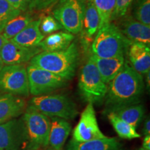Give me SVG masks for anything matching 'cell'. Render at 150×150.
Listing matches in <instances>:
<instances>
[{
  "instance_id": "obj_21",
  "label": "cell",
  "mask_w": 150,
  "mask_h": 150,
  "mask_svg": "<svg viewBox=\"0 0 150 150\" xmlns=\"http://www.w3.org/2000/svg\"><path fill=\"white\" fill-rule=\"evenodd\" d=\"M99 17L93 1H88L84 13L83 33L84 42H91L92 39L99 29Z\"/></svg>"
},
{
  "instance_id": "obj_37",
  "label": "cell",
  "mask_w": 150,
  "mask_h": 150,
  "mask_svg": "<svg viewBox=\"0 0 150 150\" xmlns=\"http://www.w3.org/2000/svg\"><path fill=\"white\" fill-rule=\"evenodd\" d=\"M138 150H149V149H145V148H143V147H140V148H139V149H138Z\"/></svg>"
},
{
  "instance_id": "obj_13",
  "label": "cell",
  "mask_w": 150,
  "mask_h": 150,
  "mask_svg": "<svg viewBox=\"0 0 150 150\" xmlns=\"http://www.w3.org/2000/svg\"><path fill=\"white\" fill-rule=\"evenodd\" d=\"M90 58L93 60L102 80L108 85L125 66V56H119L112 58H100L92 54Z\"/></svg>"
},
{
  "instance_id": "obj_9",
  "label": "cell",
  "mask_w": 150,
  "mask_h": 150,
  "mask_svg": "<svg viewBox=\"0 0 150 150\" xmlns=\"http://www.w3.org/2000/svg\"><path fill=\"white\" fill-rule=\"evenodd\" d=\"M29 137L23 118L0 123V150H27Z\"/></svg>"
},
{
  "instance_id": "obj_18",
  "label": "cell",
  "mask_w": 150,
  "mask_h": 150,
  "mask_svg": "<svg viewBox=\"0 0 150 150\" xmlns=\"http://www.w3.org/2000/svg\"><path fill=\"white\" fill-rule=\"evenodd\" d=\"M49 145L54 150H62L71 131V125L66 120L60 117H50Z\"/></svg>"
},
{
  "instance_id": "obj_4",
  "label": "cell",
  "mask_w": 150,
  "mask_h": 150,
  "mask_svg": "<svg viewBox=\"0 0 150 150\" xmlns=\"http://www.w3.org/2000/svg\"><path fill=\"white\" fill-rule=\"evenodd\" d=\"M78 86L80 95L86 102L97 104L105 99L108 85L102 80L91 58L81 69Z\"/></svg>"
},
{
  "instance_id": "obj_39",
  "label": "cell",
  "mask_w": 150,
  "mask_h": 150,
  "mask_svg": "<svg viewBox=\"0 0 150 150\" xmlns=\"http://www.w3.org/2000/svg\"><path fill=\"white\" fill-rule=\"evenodd\" d=\"M47 150H54V149H47Z\"/></svg>"
},
{
  "instance_id": "obj_8",
  "label": "cell",
  "mask_w": 150,
  "mask_h": 150,
  "mask_svg": "<svg viewBox=\"0 0 150 150\" xmlns=\"http://www.w3.org/2000/svg\"><path fill=\"white\" fill-rule=\"evenodd\" d=\"M0 91L16 96H29L27 67L23 64L4 65L0 70Z\"/></svg>"
},
{
  "instance_id": "obj_34",
  "label": "cell",
  "mask_w": 150,
  "mask_h": 150,
  "mask_svg": "<svg viewBox=\"0 0 150 150\" xmlns=\"http://www.w3.org/2000/svg\"><path fill=\"white\" fill-rule=\"evenodd\" d=\"M7 41L8 40H7L3 36V35L0 33V50H1V48L4 45L5 43L7 42Z\"/></svg>"
},
{
  "instance_id": "obj_16",
  "label": "cell",
  "mask_w": 150,
  "mask_h": 150,
  "mask_svg": "<svg viewBox=\"0 0 150 150\" xmlns=\"http://www.w3.org/2000/svg\"><path fill=\"white\" fill-rule=\"evenodd\" d=\"M120 31L132 42L143 43L149 46L150 26L145 25L129 17L122 23Z\"/></svg>"
},
{
  "instance_id": "obj_26",
  "label": "cell",
  "mask_w": 150,
  "mask_h": 150,
  "mask_svg": "<svg viewBox=\"0 0 150 150\" xmlns=\"http://www.w3.org/2000/svg\"><path fill=\"white\" fill-rule=\"evenodd\" d=\"M21 13V11L13 7L6 0H0V33L9 20Z\"/></svg>"
},
{
  "instance_id": "obj_27",
  "label": "cell",
  "mask_w": 150,
  "mask_h": 150,
  "mask_svg": "<svg viewBox=\"0 0 150 150\" xmlns=\"http://www.w3.org/2000/svg\"><path fill=\"white\" fill-rule=\"evenodd\" d=\"M135 18L138 22L150 26V0H140L135 11Z\"/></svg>"
},
{
  "instance_id": "obj_35",
  "label": "cell",
  "mask_w": 150,
  "mask_h": 150,
  "mask_svg": "<svg viewBox=\"0 0 150 150\" xmlns=\"http://www.w3.org/2000/svg\"><path fill=\"white\" fill-rule=\"evenodd\" d=\"M147 87H148V88H149V83H150V81H149V79H150V72H147Z\"/></svg>"
},
{
  "instance_id": "obj_17",
  "label": "cell",
  "mask_w": 150,
  "mask_h": 150,
  "mask_svg": "<svg viewBox=\"0 0 150 150\" xmlns=\"http://www.w3.org/2000/svg\"><path fill=\"white\" fill-rule=\"evenodd\" d=\"M41 19L42 18L31 21L10 41L26 47H38L39 44L45 38V35L41 33L40 30Z\"/></svg>"
},
{
  "instance_id": "obj_23",
  "label": "cell",
  "mask_w": 150,
  "mask_h": 150,
  "mask_svg": "<svg viewBox=\"0 0 150 150\" xmlns=\"http://www.w3.org/2000/svg\"><path fill=\"white\" fill-rule=\"evenodd\" d=\"M33 20V16L30 13H26L22 14L21 13L7 22L1 31V34L7 40H10Z\"/></svg>"
},
{
  "instance_id": "obj_22",
  "label": "cell",
  "mask_w": 150,
  "mask_h": 150,
  "mask_svg": "<svg viewBox=\"0 0 150 150\" xmlns=\"http://www.w3.org/2000/svg\"><path fill=\"white\" fill-rule=\"evenodd\" d=\"M110 112L136 129L145 115V108L142 104H137L117 108Z\"/></svg>"
},
{
  "instance_id": "obj_6",
  "label": "cell",
  "mask_w": 150,
  "mask_h": 150,
  "mask_svg": "<svg viewBox=\"0 0 150 150\" xmlns=\"http://www.w3.org/2000/svg\"><path fill=\"white\" fill-rule=\"evenodd\" d=\"M22 118L29 137L27 150H39L47 147L51 127L50 117L29 106Z\"/></svg>"
},
{
  "instance_id": "obj_11",
  "label": "cell",
  "mask_w": 150,
  "mask_h": 150,
  "mask_svg": "<svg viewBox=\"0 0 150 150\" xmlns=\"http://www.w3.org/2000/svg\"><path fill=\"white\" fill-rule=\"evenodd\" d=\"M104 137L106 136L99 129L93 104L88 103L73 131L72 139L77 142H86Z\"/></svg>"
},
{
  "instance_id": "obj_36",
  "label": "cell",
  "mask_w": 150,
  "mask_h": 150,
  "mask_svg": "<svg viewBox=\"0 0 150 150\" xmlns=\"http://www.w3.org/2000/svg\"><path fill=\"white\" fill-rule=\"evenodd\" d=\"M4 66V63L2 61V59H1V54H0V70L2 69V67Z\"/></svg>"
},
{
  "instance_id": "obj_24",
  "label": "cell",
  "mask_w": 150,
  "mask_h": 150,
  "mask_svg": "<svg viewBox=\"0 0 150 150\" xmlns=\"http://www.w3.org/2000/svg\"><path fill=\"white\" fill-rule=\"evenodd\" d=\"M108 118L116 133L120 138L131 140L140 137V135L137 132L136 129L134 127L122 120L112 112L108 113Z\"/></svg>"
},
{
  "instance_id": "obj_25",
  "label": "cell",
  "mask_w": 150,
  "mask_h": 150,
  "mask_svg": "<svg viewBox=\"0 0 150 150\" xmlns=\"http://www.w3.org/2000/svg\"><path fill=\"white\" fill-rule=\"evenodd\" d=\"M99 17V29L110 23L115 6V0H93Z\"/></svg>"
},
{
  "instance_id": "obj_14",
  "label": "cell",
  "mask_w": 150,
  "mask_h": 150,
  "mask_svg": "<svg viewBox=\"0 0 150 150\" xmlns=\"http://www.w3.org/2000/svg\"><path fill=\"white\" fill-rule=\"evenodd\" d=\"M25 109L26 102L22 97L0 93V123L18 117Z\"/></svg>"
},
{
  "instance_id": "obj_19",
  "label": "cell",
  "mask_w": 150,
  "mask_h": 150,
  "mask_svg": "<svg viewBox=\"0 0 150 150\" xmlns=\"http://www.w3.org/2000/svg\"><path fill=\"white\" fill-rule=\"evenodd\" d=\"M121 144L115 138L104 137L103 138L77 142L73 139L70 140L67 150H119Z\"/></svg>"
},
{
  "instance_id": "obj_12",
  "label": "cell",
  "mask_w": 150,
  "mask_h": 150,
  "mask_svg": "<svg viewBox=\"0 0 150 150\" xmlns=\"http://www.w3.org/2000/svg\"><path fill=\"white\" fill-rule=\"evenodd\" d=\"M41 52L38 47H26L8 40L0 50V54L4 65H21L30 61Z\"/></svg>"
},
{
  "instance_id": "obj_1",
  "label": "cell",
  "mask_w": 150,
  "mask_h": 150,
  "mask_svg": "<svg viewBox=\"0 0 150 150\" xmlns=\"http://www.w3.org/2000/svg\"><path fill=\"white\" fill-rule=\"evenodd\" d=\"M108 84L104 99L107 113L117 108L140 102L144 92L143 78L127 62L122 70Z\"/></svg>"
},
{
  "instance_id": "obj_10",
  "label": "cell",
  "mask_w": 150,
  "mask_h": 150,
  "mask_svg": "<svg viewBox=\"0 0 150 150\" xmlns=\"http://www.w3.org/2000/svg\"><path fill=\"white\" fill-rule=\"evenodd\" d=\"M29 93L33 96L45 95L61 88L67 80L54 73L29 65L27 67Z\"/></svg>"
},
{
  "instance_id": "obj_30",
  "label": "cell",
  "mask_w": 150,
  "mask_h": 150,
  "mask_svg": "<svg viewBox=\"0 0 150 150\" xmlns=\"http://www.w3.org/2000/svg\"><path fill=\"white\" fill-rule=\"evenodd\" d=\"M59 0H30L29 8L31 11H42L53 7Z\"/></svg>"
},
{
  "instance_id": "obj_15",
  "label": "cell",
  "mask_w": 150,
  "mask_h": 150,
  "mask_svg": "<svg viewBox=\"0 0 150 150\" xmlns=\"http://www.w3.org/2000/svg\"><path fill=\"white\" fill-rule=\"evenodd\" d=\"M131 67L140 74H146L150 70L149 46L140 42H132L128 49Z\"/></svg>"
},
{
  "instance_id": "obj_7",
  "label": "cell",
  "mask_w": 150,
  "mask_h": 150,
  "mask_svg": "<svg viewBox=\"0 0 150 150\" xmlns=\"http://www.w3.org/2000/svg\"><path fill=\"white\" fill-rule=\"evenodd\" d=\"M85 0H60L53 11L54 18L62 27L71 33H79L83 29Z\"/></svg>"
},
{
  "instance_id": "obj_29",
  "label": "cell",
  "mask_w": 150,
  "mask_h": 150,
  "mask_svg": "<svg viewBox=\"0 0 150 150\" xmlns=\"http://www.w3.org/2000/svg\"><path fill=\"white\" fill-rule=\"evenodd\" d=\"M132 1L133 0H115V6L111 20L125 16Z\"/></svg>"
},
{
  "instance_id": "obj_20",
  "label": "cell",
  "mask_w": 150,
  "mask_h": 150,
  "mask_svg": "<svg viewBox=\"0 0 150 150\" xmlns=\"http://www.w3.org/2000/svg\"><path fill=\"white\" fill-rule=\"evenodd\" d=\"M74 39V35L71 33H54L43 39L38 47L44 52L61 51L68 47Z\"/></svg>"
},
{
  "instance_id": "obj_40",
  "label": "cell",
  "mask_w": 150,
  "mask_h": 150,
  "mask_svg": "<svg viewBox=\"0 0 150 150\" xmlns=\"http://www.w3.org/2000/svg\"><path fill=\"white\" fill-rule=\"evenodd\" d=\"M119 150H122V149H119Z\"/></svg>"
},
{
  "instance_id": "obj_31",
  "label": "cell",
  "mask_w": 150,
  "mask_h": 150,
  "mask_svg": "<svg viewBox=\"0 0 150 150\" xmlns=\"http://www.w3.org/2000/svg\"><path fill=\"white\" fill-rule=\"evenodd\" d=\"M10 4L15 8L24 11L29 7L30 0H6Z\"/></svg>"
},
{
  "instance_id": "obj_32",
  "label": "cell",
  "mask_w": 150,
  "mask_h": 150,
  "mask_svg": "<svg viewBox=\"0 0 150 150\" xmlns=\"http://www.w3.org/2000/svg\"><path fill=\"white\" fill-rule=\"evenodd\" d=\"M142 134L144 136H147L150 135V120L149 117L146 118L145 122L143 125V128H142Z\"/></svg>"
},
{
  "instance_id": "obj_28",
  "label": "cell",
  "mask_w": 150,
  "mask_h": 150,
  "mask_svg": "<svg viewBox=\"0 0 150 150\" xmlns=\"http://www.w3.org/2000/svg\"><path fill=\"white\" fill-rule=\"evenodd\" d=\"M61 29H63L62 26L54 18V16H47L42 20L41 19L40 30L41 33L44 35L51 34V33Z\"/></svg>"
},
{
  "instance_id": "obj_33",
  "label": "cell",
  "mask_w": 150,
  "mask_h": 150,
  "mask_svg": "<svg viewBox=\"0 0 150 150\" xmlns=\"http://www.w3.org/2000/svg\"><path fill=\"white\" fill-rule=\"evenodd\" d=\"M142 147L150 150V135H147V136H145L143 142H142Z\"/></svg>"
},
{
  "instance_id": "obj_5",
  "label": "cell",
  "mask_w": 150,
  "mask_h": 150,
  "mask_svg": "<svg viewBox=\"0 0 150 150\" xmlns=\"http://www.w3.org/2000/svg\"><path fill=\"white\" fill-rule=\"evenodd\" d=\"M29 106L50 117H60L70 120L78 115L76 104L64 95L34 96L30 101Z\"/></svg>"
},
{
  "instance_id": "obj_38",
  "label": "cell",
  "mask_w": 150,
  "mask_h": 150,
  "mask_svg": "<svg viewBox=\"0 0 150 150\" xmlns=\"http://www.w3.org/2000/svg\"><path fill=\"white\" fill-rule=\"evenodd\" d=\"M88 1H93V0H88Z\"/></svg>"
},
{
  "instance_id": "obj_2",
  "label": "cell",
  "mask_w": 150,
  "mask_h": 150,
  "mask_svg": "<svg viewBox=\"0 0 150 150\" xmlns=\"http://www.w3.org/2000/svg\"><path fill=\"white\" fill-rule=\"evenodd\" d=\"M79 61V52L76 42L65 50L41 52L30 61V64L61 76L66 80L74 77Z\"/></svg>"
},
{
  "instance_id": "obj_3",
  "label": "cell",
  "mask_w": 150,
  "mask_h": 150,
  "mask_svg": "<svg viewBox=\"0 0 150 150\" xmlns=\"http://www.w3.org/2000/svg\"><path fill=\"white\" fill-rule=\"evenodd\" d=\"M132 42L127 38L115 24L108 23L98 29L92 42L93 54L100 58L124 56Z\"/></svg>"
}]
</instances>
